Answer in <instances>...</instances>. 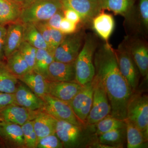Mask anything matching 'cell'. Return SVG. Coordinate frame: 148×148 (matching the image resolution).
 Instances as JSON below:
<instances>
[{"instance_id": "1", "label": "cell", "mask_w": 148, "mask_h": 148, "mask_svg": "<svg viewBox=\"0 0 148 148\" xmlns=\"http://www.w3.org/2000/svg\"><path fill=\"white\" fill-rule=\"evenodd\" d=\"M95 77L103 85L110 105V114L118 119H126L127 103L132 89L122 75L116 54L108 42L95 51L93 58Z\"/></svg>"}, {"instance_id": "2", "label": "cell", "mask_w": 148, "mask_h": 148, "mask_svg": "<svg viewBox=\"0 0 148 148\" xmlns=\"http://www.w3.org/2000/svg\"><path fill=\"white\" fill-rule=\"evenodd\" d=\"M88 125L79 126L64 121L57 120L55 134L63 144L64 147L79 148L89 147L95 142L94 135L91 134Z\"/></svg>"}, {"instance_id": "3", "label": "cell", "mask_w": 148, "mask_h": 148, "mask_svg": "<svg viewBox=\"0 0 148 148\" xmlns=\"http://www.w3.org/2000/svg\"><path fill=\"white\" fill-rule=\"evenodd\" d=\"M97 42L94 37H86L84 43L75 61L76 81L82 86L92 81L95 75L93 63Z\"/></svg>"}, {"instance_id": "4", "label": "cell", "mask_w": 148, "mask_h": 148, "mask_svg": "<svg viewBox=\"0 0 148 148\" xmlns=\"http://www.w3.org/2000/svg\"><path fill=\"white\" fill-rule=\"evenodd\" d=\"M63 8L60 0H34L21 10L19 20L23 24H34L46 21Z\"/></svg>"}, {"instance_id": "5", "label": "cell", "mask_w": 148, "mask_h": 148, "mask_svg": "<svg viewBox=\"0 0 148 148\" xmlns=\"http://www.w3.org/2000/svg\"><path fill=\"white\" fill-rule=\"evenodd\" d=\"M126 119L135 125L148 137V97L137 91L132 93L127 103Z\"/></svg>"}, {"instance_id": "6", "label": "cell", "mask_w": 148, "mask_h": 148, "mask_svg": "<svg viewBox=\"0 0 148 148\" xmlns=\"http://www.w3.org/2000/svg\"><path fill=\"white\" fill-rule=\"evenodd\" d=\"M93 83L92 106L86 121V125H95L110 114L111 108L108 98L102 83L95 77Z\"/></svg>"}, {"instance_id": "7", "label": "cell", "mask_w": 148, "mask_h": 148, "mask_svg": "<svg viewBox=\"0 0 148 148\" xmlns=\"http://www.w3.org/2000/svg\"><path fill=\"white\" fill-rule=\"evenodd\" d=\"M115 51L120 71L135 92L139 84L140 73L124 40Z\"/></svg>"}, {"instance_id": "8", "label": "cell", "mask_w": 148, "mask_h": 148, "mask_svg": "<svg viewBox=\"0 0 148 148\" xmlns=\"http://www.w3.org/2000/svg\"><path fill=\"white\" fill-rule=\"evenodd\" d=\"M43 101L42 110L57 120L64 121L79 126L86 125L79 121L69 103L46 94L40 98Z\"/></svg>"}, {"instance_id": "9", "label": "cell", "mask_w": 148, "mask_h": 148, "mask_svg": "<svg viewBox=\"0 0 148 148\" xmlns=\"http://www.w3.org/2000/svg\"><path fill=\"white\" fill-rule=\"evenodd\" d=\"M83 34L76 32L65 35L62 42L53 53L54 61L71 63L75 62L84 43Z\"/></svg>"}, {"instance_id": "10", "label": "cell", "mask_w": 148, "mask_h": 148, "mask_svg": "<svg viewBox=\"0 0 148 148\" xmlns=\"http://www.w3.org/2000/svg\"><path fill=\"white\" fill-rule=\"evenodd\" d=\"M93 92L92 80L84 85L69 103L78 119L86 125V119L92 106Z\"/></svg>"}, {"instance_id": "11", "label": "cell", "mask_w": 148, "mask_h": 148, "mask_svg": "<svg viewBox=\"0 0 148 148\" xmlns=\"http://www.w3.org/2000/svg\"><path fill=\"white\" fill-rule=\"evenodd\" d=\"M124 41L140 75L147 79L148 48L147 44L143 40L136 38H127Z\"/></svg>"}, {"instance_id": "12", "label": "cell", "mask_w": 148, "mask_h": 148, "mask_svg": "<svg viewBox=\"0 0 148 148\" xmlns=\"http://www.w3.org/2000/svg\"><path fill=\"white\" fill-rule=\"evenodd\" d=\"M0 145L5 148H26L21 125L0 122Z\"/></svg>"}, {"instance_id": "13", "label": "cell", "mask_w": 148, "mask_h": 148, "mask_svg": "<svg viewBox=\"0 0 148 148\" xmlns=\"http://www.w3.org/2000/svg\"><path fill=\"white\" fill-rule=\"evenodd\" d=\"M64 8L73 10L78 14L81 22L86 23L102 11L100 0H61Z\"/></svg>"}, {"instance_id": "14", "label": "cell", "mask_w": 148, "mask_h": 148, "mask_svg": "<svg viewBox=\"0 0 148 148\" xmlns=\"http://www.w3.org/2000/svg\"><path fill=\"white\" fill-rule=\"evenodd\" d=\"M83 86L76 82L48 81L47 93L69 103Z\"/></svg>"}, {"instance_id": "15", "label": "cell", "mask_w": 148, "mask_h": 148, "mask_svg": "<svg viewBox=\"0 0 148 148\" xmlns=\"http://www.w3.org/2000/svg\"><path fill=\"white\" fill-rule=\"evenodd\" d=\"M38 111L30 110L16 104H11L0 110V122L22 125L28 121L33 120Z\"/></svg>"}, {"instance_id": "16", "label": "cell", "mask_w": 148, "mask_h": 148, "mask_svg": "<svg viewBox=\"0 0 148 148\" xmlns=\"http://www.w3.org/2000/svg\"><path fill=\"white\" fill-rule=\"evenodd\" d=\"M13 94L14 104L32 111L42 110L43 101L42 99L24 85H17Z\"/></svg>"}, {"instance_id": "17", "label": "cell", "mask_w": 148, "mask_h": 148, "mask_svg": "<svg viewBox=\"0 0 148 148\" xmlns=\"http://www.w3.org/2000/svg\"><path fill=\"white\" fill-rule=\"evenodd\" d=\"M75 62L66 63L53 61L49 67L47 80L77 82Z\"/></svg>"}, {"instance_id": "18", "label": "cell", "mask_w": 148, "mask_h": 148, "mask_svg": "<svg viewBox=\"0 0 148 148\" xmlns=\"http://www.w3.org/2000/svg\"><path fill=\"white\" fill-rule=\"evenodd\" d=\"M24 24L20 20L8 24L6 28L4 53L6 58L18 50L23 41Z\"/></svg>"}, {"instance_id": "19", "label": "cell", "mask_w": 148, "mask_h": 148, "mask_svg": "<svg viewBox=\"0 0 148 148\" xmlns=\"http://www.w3.org/2000/svg\"><path fill=\"white\" fill-rule=\"evenodd\" d=\"M33 121L38 141L47 135L55 134L56 120L42 110L38 111Z\"/></svg>"}, {"instance_id": "20", "label": "cell", "mask_w": 148, "mask_h": 148, "mask_svg": "<svg viewBox=\"0 0 148 148\" xmlns=\"http://www.w3.org/2000/svg\"><path fill=\"white\" fill-rule=\"evenodd\" d=\"M92 27L95 33L106 42L110 37L115 27V21L112 14L101 11L91 21Z\"/></svg>"}, {"instance_id": "21", "label": "cell", "mask_w": 148, "mask_h": 148, "mask_svg": "<svg viewBox=\"0 0 148 148\" xmlns=\"http://www.w3.org/2000/svg\"><path fill=\"white\" fill-rule=\"evenodd\" d=\"M17 78L40 98L47 94L48 81L33 70L17 77Z\"/></svg>"}, {"instance_id": "22", "label": "cell", "mask_w": 148, "mask_h": 148, "mask_svg": "<svg viewBox=\"0 0 148 148\" xmlns=\"http://www.w3.org/2000/svg\"><path fill=\"white\" fill-rule=\"evenodd\" d=\"M126 143L127 148H146L148 137L135 125L126 119Z\"/></svg>"}, {"instance_id": "23", "label": "cell", "mask_w": 148, "mask_h": 148, "mask_svg": "<svg viewBox=\"0 0 148 148\" xmlns=\"http://www.w3.org/2000/svg\"><path fill=\"white\" fill-rule=\"evenodd\" d=\"M97 141L110 148H123L126 141L125 127L98 135Z\"/></svg>"}, {"instance_id": "24", "label": "cell", "mask_w": 148, "mask_h": 148, "mask_svg": "<svg viewBox=\"0 0 148 148\" xmlns=\"http://www.w3.org/2000/svg\"><path fill=\"white\" fill-rule=\"evenodd\" d=\"M21 9L8 0H0V24L5 26L18 21Z\"/></svg>"}, {"instance_id": "25", "label": "cell", "mask_w": 148, "mask_h": 148, "mask_svg": "<svg viewBox=\"0 0 148 148\" xmlns=\"http://www.w3.org/2000/svg\"><path fill=\"white\" fill-rule=\"evenodd\" d=\"M18 80L17 77L9 71L5 61H0V92L14 93Z\"/></svg>"}, {"instance_id": "26", "label": "cell", "mask_w": 148, "mask_h": 148, "mask_svg": "<svg viewBox=\"0 0 148 148\" xmlns=\"http://www.w3.org/2000/svg\"><path fill=\"white\" fill-rule=\"evenodd\" d=\"M23 40L37 49H47L48 47L44 39L34 24H24Z\"/></svg>"}, {"instance_id": "27", "label": "cell", "mask_w": 148, "mask_h": 148, "mask_svg": "<svg viewBox=\"0 0 148 148\" xmlns=\"http://www.w3.org/2000/svg\"><path fill=\"white\" fill-rule=\"evenodd\" d=\"M5 60L9 71L17 77L30 71L28 64L18 49L12 53Z\"/></svg>"}, {"instance_id": "28", "label": "cell", "mask_w": 148, "mask_h": 148, "mask_svg": "<svg viewBox=\"0 0 148 148\" xmlns=\"http://www.w3.org/2000/svg\"><path fill=\"white\" fill-rule=\"evenodd\" d=\"M134 0H100L102 10H108L116 14L125 16L131 10Z\"/></svg>"}, {"instance_id": "29", "label": "cell", "mask_w": 148, "mask_h": 148, "mask_svg": "<svg viewBox=\"0 0 148 148\" xmlns=\"http://www.w3.org/2000/svg\"><path fill=\"white\" fill-rule=\"evenodd\" d=\"M53 61V54L49 51L37 49L35 65L33 70L42 75L47 80L49 67Z\"/></svg>"}, {"instance_id": "30", "label": "cell", "mask_w": 148, "mask_h": 148, "mask_svg": "<svg viewBox=\"0 0 148 148\" xmlns=\"http://www.w3.org/2000/svg\"><path fill=\"white\" fill-rule=\"evenodd\" d=\"M95 134L98 136L114 130L125 127V120L117 119L109 114L95 125Z\"/></svg>"}, {"instance_id": "31", "label": "cell", "mask_w": 148, "mask_h": 148, "mask_svg": "<svg viewBox=\"0 0 148 148\" xmlns=\"http://www.w3.org/2000/svg\"><path fill=\"white\" fill-rule=\"evenodd\" d=\"M26 148H36L37 137L34 129L33 120L28 121L21 125Z\"/></svg>"}, {"instance_id": "32", "label": "cell", "mask_w": 148, "mask_h": 148, "mask_svg": "<svg viewBox=\"0 0 148 148\" xmlns=\"http://www.w3.org/2000/svg\"><path fill=\"white\" fill-rule=\"evenodd\" d=\"M37 49L23 40L18 50L28 64L30 71L34 69L36 55Z\"/></svg>"}, {"instance_id": "33", "label": "cell", "mask_w": 148, "mask_h": 148, "mask_svg": "<svg viewBox=\"0 0 148 148\" xmlns=\"http://www.w3.org/2000/svg\"><path fill=\"white\" fill-rule=\"evenodd\" d=\"M63 144L56 134L47 135L41 138L37 143L38 148H62Z\"/></svg>"}, {"instance_id": "34", "label": "cell", "mask_w": 148, "mask_h": 148, "mask_svg": "<svg viewBox=\"0 0 148 148\" xmlns=\"http://www.w3.org/2000/svg\"><path fill=\"white\" fill-rule=\"evenodd\" d=\"M65 35L59 30L50 28L51 47L50 52L53 53L64 39Z\"/></svg>"}, {"instance_id": "35", "label": "cell", "mask_w": 148, "mask_h": 148, "mask_svg": "<svg viewBox=\"0 0 148 148\" xmlns=\"http://www.w3.org/2000/svg\"><path fill=\"white\" fill-rule=\"evenodd\" d=\"M37 29L42 35L48 47L49 51H50L51 47L50 28L46 21L38 22L34 24Z\"/></svg>"}, {"instance_id": "36", "label": "cell", "mask_w": 148, "mask_h": 148, "mask_svg": "<svg viewBox=\"0 0 148 148\" xmlns=\"http://www.w3.org/2000/svg\"><path fill=\"white\" fill-rule=\"evenodd\" d=\"M59 30L64 35L71 34L77 32V24L64 17L61 21Z\"/></svg>"}, {"instance_id": "37", "label": "cell", "mask_w": 148, "mask_h": 148, "mask_svg": "<svg viewBox=\"0 0 148 148\" xmlns=\"http://www.w3.org/2000/svg\"><path fill=\"white\" fill-rule=\"evenodd\" d=\"M140 17L143 26L148 28V0H140L139 3Z\"/></svg>"}, {"instance_id": "38", "label": "cell", "mask_w": 148, "mask_h": 148, "mask_svg": "<svg viewBox=\"0 0 148 148\" xmlns=\"http://www.w3.org/2000/svg\"><path fill=\"white\" fill-rule=\"evenodd\" d=\"M64 17V11L62 9L54 14L46 22L51 28L59 30L61 21Z\"/></svg>"}, {"instance_id": "39", "label": "cell", "mask_w": 148, "mask_h": 148, "mask_svg": "<svg viewBox=\"0 0 148 148\" xmlns=\"http://www.w3.org/2000/svg\"><path fill=\"white\" fill-rule=\"evenodd\" d=\"M64 17L75 24H78L81 22L80 17L78 14L73 10L69 8H63Z\"/></svg>"}, {"instance_id": "40", "label": "cell", "mask_w": 148, "mask_h": 148, "mask_svg": "<svg viewBox=\"0 0 148 148\" xmlns=\"http://www.w3.org/2000/svg\"><path fill=\"white\" fill-rule=\"evenodd\" d=\"M12 104H14L13 93L0 92V110Z\"/></svg>"}, {"instance_id": "41", "label": "cell", "mask_w": 148, "mask_h": 148, "mask_svg": "<svg viewBox=\"0 0 148 148\" xmlns=\"http://www.w3.org/2000/svg\"><path fill=\"white\" fill-rule=\"evenodd\" d=\"M6 33V28L5 26L0 24V61L5 60L4 47Z\"/></svg>"}, {"instance_id": "42", "label": "cell", "mask_w": 148, "mask_h": 148, "mask_svg": "<svg viewBox=\"0 0 148 148\" xmlns=\"http://www.w3.org/2000/svg\"><path fill=\"white\" fill-rule=\"evenodd\" d=\"M18 5L21 9L25 8L32 3L34 0H8Z\"/></svg>"}, {"instance_id": "43", "label": "cell", "mask_w": 148, "mask_h": 148, "mask_svg": "<svg viewBox=\"0 0 148 148\" xmlns=\"http://www.w3.org/2000/svg\"><path fill=\"white\" fill-rule=\"evenodd\" d=\"M60 1H61V0H60Z\"/></svg>"}]
</instances>
